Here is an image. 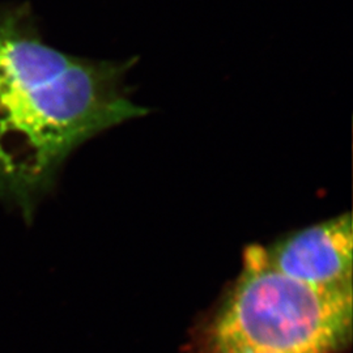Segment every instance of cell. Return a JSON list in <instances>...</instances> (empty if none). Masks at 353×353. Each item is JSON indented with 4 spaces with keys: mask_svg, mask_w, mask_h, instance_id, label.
I'll return each instance as SVG.
<instances>
[{
    "mask_svg": "<svg viewBox=\"0 0 353 353\" xmlns=\"http://www.w3.org/2000/svg\"><path fill=\"white\" fill-rule=\"evenodd\" d=\"M353 290H322L288 278L250 246L236 284L208 331L211 348L334 353L350 341Z\"/></svg>",
    "mask_w": 353,
    "mask_h": 353,
    "instance_id": "obj_2",
    "label": "cell"
},
{
    "mask_svg": "<svg viewBox=\"0 0 353 353\" xmlns=\"http://www.w3.org/2000/svg\"><path fill=\"white\" fill-rule=\"evenodd\" d=\"M352 229L351 214H339L262 246V252L265 262L288 278L322 290H353Z\"/></svg>",
    "mask_w": 353,
    "mask_h": 353,
    "instance_id": "obj_3",
    "label": "cell"
},
{
    "mask_svg": "<svg viewBox=\"0 0 353 353\" xmlns=\"http://www.w3.org/2000/svg\"><path fill=\"white\" fill-rule=\"evenodd\" d=\"M207 353H283V352H271V351H254V350H245V348H211V347H207Z\"/></svg>",
    "mask_w": 353,
    "mask_h": 353,
    "instance_id": "obj_4",
    "label": "cell"
},
{
    "mask_svg": "<svg viewBox=\"0 0 353 353\" xmlns=\"http://www.w3.org/2000/svg\"><path fill=\"white\" fill-rule=\"evenodd\" d=\"M138 61L58 50L26 10L0 6V194L29 207L79 145L147 115L125 87Z\"/></svg>",
    "mask_w": 353,
    "mask_h": 353,
    "instance_id": "obj_1",
    "label": "cell"
}]
</instances>
